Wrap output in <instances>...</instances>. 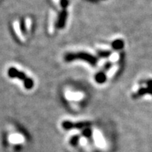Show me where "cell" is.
<instances>
[{"mask_svg": "<svg viewBox=\"0 0 152 152\" xmlns=\"http://www.w3.org/2000/svg\"><path fill=\"white\" fill-rule=\"evenodd\" d=\"M64 59L66 61L70 62L76 59H81L86 61L90 64L94 65L96 63V58H95L92 55L86 52H77V53H68L65 55Z\"/></svg>", "mask_w": 152, "mask_h": 152, "instance_id": "cell-1", "label": "cell"}, {"mask_svg": "<svg viewBox=\"0 0 152 152\" xmlns=\"http://www.w3.org/2000/svg\"><path fill=\"white\" fill-rule=\"evenodd\" d=\"M8 75L11 78H18L23 82L28 77L24 72L20 71L15 67H11L9 68Z\"/></svg>", "mask_w": 152, "mask_h": 152, "instance_id": "cell-2", "label": "cell"}, {"mask_svg": "<svg viewBox=\"0 0 152 152\" xmlns=\"http://www.w3.org/2000/svg\"><path fill=\"white\" fill-rule=\"evenodd\" d=\"M68 13L66 9H62L58 14V18H57L56 23V27L58 29H63L65 27L66 20H67Z\"/></svg>", "mask_w": 152, "mask_h": 152, "instance_id": "cell-3", "label": "cell"}, {"mask_svg": "<svg viewBox=\"0 0 152 152\" xmlns=\"http://www.w3.org/2000/svg\"><path fill=\"white\" fill-rule=\"evenodd\" d=\"M23 84L25 88L27 89V90H30V89H32L34 87V81L31 77H28V78L23 82Z\"/></svg>", "mask_w": 152, "mask_h": 152, "instance_id": "cell-4", "label": "cell"}, {"mask_svg": "<svg viewBox=\"0 0 152 152\" xmlns=\"http://www.w3.org/2000/svg\"><path fill=\"white\" fill-rule=\"evenodd\" d=\"M106 80V77H105V75L103 73H99L98 74H96V75H95V80L96 82H98V83H104V81H105Z\"/></svg>", "mask_w": 152, "mask_h": 152, "instance_id": "cell-5", "label": "cell"}, {"mask_svg": "<svg viewBox=\"0 0 152 152\" xmlns=\"http://www.w3.org/2000/svg\"><path fill=\"white\" fill-rule=\"evenodd\" d=\"M20 29L21 30V32L23 34L26 33V23H25V20L23 18H22L20 21Z\"/></svg>", "mask_w": 152, "mask_h": 152, "instance_id": "cell-6", "label": "cell"}, {"mask_svg": "<svg viewBox=\"0 0 152 152\" xmlns=\"http://www.w3.org/2000/svg\"><path fill=\"white\" fill-rule=\"evenodd\" d=\"M60 4L62 9H66L69 5L68 0H60Z\"/></svg>", "mask_w": 152, "mask_h": 152, "instance_id": "cell-7", "label": "cell"}]
</instances>
